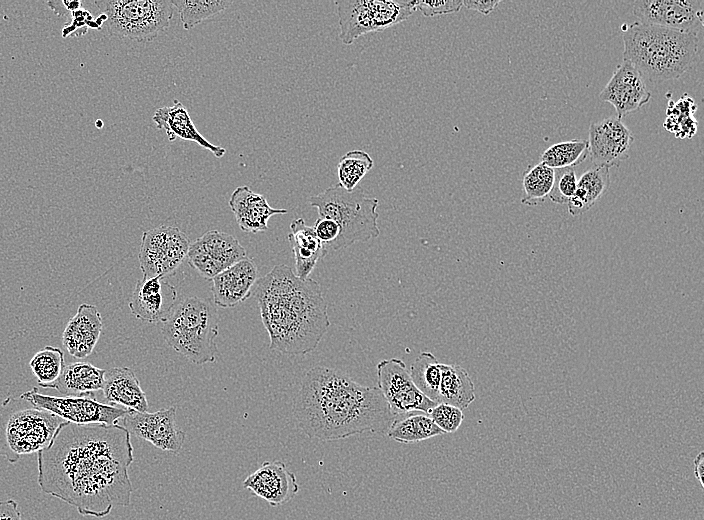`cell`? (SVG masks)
Returning a JSON list of instances; mask_svg holds the SVG:
<instances>
[{
  "label": "cell",
  "instance_id": "1",
  "mask_svg": "<svg viewBox=\"0 0 704 520\" xmlns=\"http://www.w3.org/2000/svg\"><path fill=\"white\" fill-rule=\"evenodd\" d=\"M41 490L83 516L104 517L128 506L133 462L130 433L120 424L63 422L50 444L37 452Z\"/></svg>",
  "mask_w": 704,
  "mask_h": 520
},
{
  "label": "cell",
  "instance_id": "2",
  "mask_svg": "<svg viewBox=\"0 0 704 520\" xmlns=\"http://www.w3.org/2000/svg\"><path fill=\"white\" fill-rule=\"evenodd\" d=\"M293 414L309 438L323 441L364 432L385 434L396 419L378 387L361 385L344 372L324 366L304 374Z\"/></svg>",
  "mask_w": 704,
  "mask_h": 520
},
{
  "label": "cell",
  "instance_id": "3",
  "mask_svg": "<svg viewBox=\"0 0 704 520\" xmlns=\"http://www.w3.org/2000/svg\"><path fill=\"white\" fill-rule=\"evenodd\" d=\"M255 296L271 350L287 355L310 353L330 326L319 283L297 277L289 266L276 265L258 279Z\"/></svg>",
  "mask_w": 704,
  "mask_h": 520
},
{
  "label": "cell",
  "instance_id": "4",
  "mask_svg": "<svg viewBox=\"0 0 704 520\" xmlns=\"http://www.w3.org/2000/svg\"><path fill=\"white\" fill-rule=\"evenodd\" d=\"M623 60L651 82L678 79L694 64L697 33L635 22L621 27Z\"/></svg>",
  "mask_w": 704,
  "mask_h": 520
},
{
  "label": "cell",
  "instance_id": "5",
  "mask_svg": "<svg viewBox=\"0 0 704 520\" xmlns=\"http://www.w3.org/2000/svg\"><path fill=\"white\" fill-rule=\"evenodd\" d=\"M161 332L167 344L192 363L202 365L216 360L219 316L210 300L185 298L175 305Z\"/></svg>",
  "mask_w": 704,
  "mask_h": 520
},
{
  "label": "cell",
  "instance_id": "6",
  "mask_svg": "<svg viewBox=\"0 0 704 520\" xmlns=\"http://www.w3.org/2000/svg\"><path fill=\"white\" fill-rule=\"evenodd\" d=\"M63 422L21 395L5 398L0 402V456L16 463L46 448Z\"/></svg>",
  "mask_w": 704,
  "mask_h": 520
},
{
  "label": "cell",
  "instance_id": "7",
  "mask_svg": "<svg viewBox=\"0 0 704 520\" xmlns=\"http://www.w3.org/2000/svg\"><path fill=\"white\" fill-rule=\"evenodd\" d=\"M309 203L318 210L320 217L330 218L339 226L340 237L335 251L380 235L377 224L379 201L366 196L359 187L348 191L337 184L310 197Z\"/></svg>",
  "mask_w": 704,
  "mask_h": 520
},
{
  "label": "cell",
  "instance_id": "8",
  "mask_svg": "<svg viewBox=\"0 0 704 520\" xmlns=\"http://www.w3.org/2000/svg\"><path fill=\"white\" fill-rule=\"evenodd\" d=\"M95 4L107 18L110 35L138 42L152 41L165 31L174 11L167 0H103Z\"/></svg>",
  "mask_w": 704,
  "mask_h": 520
},
{
  "label": "cell",
  "instance_id": "9",
  "mask_svg": "<svg viewBox=\"0 0 704 520\" xmlns=\"http://www.w3.org/2000/svg\"><path fill=\"white\" fill-rule=\"evenodd\" d=\"M340 26V39L352 44L369 32L387 29L408 19L415 9L413 0H348L335 1Z\"/></svg>",
  "mask_w": 704,
  "mask_h": 520
},
{
  "label": "cell",
  "instance_id": "10",
  "mask_svg": "<svg viewBox=\"0 0 704 520\" xmlns=\"http://www.w3.org/2000/svg\"><path fill=\"white\" fill-rule=\"evenodd\" d=\"M190 242L176 226L160 225L143 233L138 253L144 278L165 277L187 258Z\"/></svg>",
  "mask_w": 704,
  "mask_h": 520
},
{
  "label": "cell",
  "instance_id": "11",
  "mask_svg": "<svg viewBox=\"0 0 704 520\" xmlns=\"http://www.w3.org/2000/svg\"><path fill=\"white\" fill-rule=\"evenodd\" d=\"M21 396L36 406L51 412L64 421L79 424H118L127 410L101 403L95 394L86 396H51L38 392L37 388L26 391Z\"/></svg>",
  "mask_w": 704,
  "mask_h": 520
},
{
  "label": "cell",
  "instance_id": "12",
  "mask_svg": "<svg viewBox=\"0 0 704 520\" xmlns=\"http://www.w3.org/2000/svg\"><path fill=\"white\" fill-rule=\"evenodd\" d=\"M376 368L377 387L396 418L411 412H422L429 415L437 403L417 388L401 359L382 360Z\"/></svg>",
  "mask_w": 704,
  "mask_h": 520
},
{
  "label": "cell",
  "instance_id": "13",
  "mask_svg": "<svg viewBox=\"0 0 704 520\" xmlns=\"http://www.w3.org/2000/svg\"><path fill=\"white\" fill-rule=\"evenodd\" d=\"M246 257V250L234 236L218 230L197 238L187 253L189 265L208 280Z\"/></svg>",
  "mask_w": 704,
  "mask_h": 520
},
{
  "label": "cell",
  "instance_id": "14",
  "mask_svg": "<svg viewBox=\"0 0 704 520\" xmlns=\"http://www.w3.org/2000/svg\"><path fill=\"white\" fill-rule=\"evenodd\" d=\"M175 417L174 406L153 413L127 410L118 424L130 435L150 442L156 448L178 452L184 444L186 434L177 427Z\"/></svg>",
  "mask_w": 704,
  "mask_h": 520
},
{
  "label": "cell",
  "instance_id": "15",
  "mask_svg": "<svg viewBox=\"0 0 704 520\" xmlns=\"http://www.w3.org/2000/svg\"><path fill=\"white\" fill-rule=\"evenodd\" d=\"M703 0H637L633 13L641 23L694 32L703 26Z\"/></svg>",
  "mask_w": 704,
  "mask_h": 520
},
{
  "label": "cell",
  "instance_id": "16",
  "mask_svg": "<svg viewBox=\"0 0 704 520\" xmlns=\"http://www.w3.org/2000/svg\"><path fill=\"white\" fill-rule=\"evenodd\" d=\"M633 141L632 132L616 116L590 124L589 155L595 166H619L628 159Z\"/></svg>",
  "mask_w": 704,
  "mask_h": 520
},
{
  "label": "cell",
  "instance_id": "17",
  "mask_svg": "<svg viewBox=\"0 0 704 520\" xmlns=\"http://www.w3.org/2000/svg\"><path fill=\"white\" fill-rule=\"evenodd\" d=\"M599 99L612 104L616 117L622 119L647 104L651 99V93L637 69L623 60L599 94Z\"/></svg>",
  "mask_w": 704,
  "mask_h": 520
},
{
  "label": "cell",
  "instance_id": "18",
  "mask_svg": "<svg viewBox=\"0 0 704 520\" xmlns=\"http://www.w3.org/2000/svg\"><path fill=\"white\" fill-rule=\"evenodd\" d=\"M176 300L177 290L165 277H142L137 281L128 305L136 318L156 323L164 322L170 316Z\"/></svg>",
  "mask_w": 704,
  "mask_h": 520
},
{
  "label": "cell",
  "instance_id": "19",
  "mask_svg": "<svg viewBox=\"0 0 704 520\" xmlns=\"http://www.w3.org/2000/svg\"><path fill=\"white\" fill-rule=\"evenodd\" d=\"M242 485L271 506L289 502L299 491L295 474L281 461H265Z\"/></svg>",
  "mask_w": 704,
  "mask_h": 520
},
{
  "label": "cell",
  "instance_id": "20",
  "mask_svg": "<svg viewBox=\"0 0 704 520\" xmlns=\"http://www.w3.org/2000/svg\"><path fill=\"white\" fill-rule=\"evenodd\" d=\"M258 269L251 258H244L212 278L214 304L231 308L245 301L258 280Z\"/></svg>",
  "mask_w": 704,
  "mask_h": 520
},
{
  "label": "cell",
  "instance_id": "21",
  "mask_svg": "<svg viewBox=\"0 0 704 520\" xmlns=\"http://www.w3.org/2000/svg\"><path fill=\"white\" fill-rule=\"evenodd\" d=\"M102 328V317L97 307L83 303L68 321L62 334V343L70 355L84 359L93 352Z\"/></svg>",
  "mask_w": 704,
  "mask_h": 520
},
{
  "label": "cell",
  "instance_id": "22",
  "mask_svg": "<svg viewBox=\"0 0 704 520\" xmlns=\"http://www.w3.org/2000/svg\"><path fill=\"white\" fill-rule=\"evenodd\" d=\"M229 206L239 228L249 233L268 230L271 216L287 213L286 209L271 207L262 194L253 192L246 185L239 186L232 192Z\"/></svg>",
  "mask_w": 704,
  "mask_h": 520
},
{
  "label": "cell",
  "instance_id": "23",
  "mask_svg": "<svg viewBox=\"0 0 704 520\" xmlns=\"http://www.w3.org/2000/svg\"><path fill=\"white\" fill-rule=\"evenodd\" d=\"M152 119L158 129L165 130L170 142L179 138L197 143L217 158L226 154L225 148L210 143L198 132L187 109L178 100H174L172 106L158 108Z\"/></svg>",
  "mask_w": 704,
  "mask_h": 520
},
{
  "label": "cell",
  "instance_id": "24",
  "mask_svg": "<svg viewBox=\"0 0 704 520\" xmlns=\"http://www.w3.org/2000/svg\"><path fill=\"white\" fill-rule=\"evenodd\" d=\"M103 395L108 405H121L126 410L147 412L148 401L140 382L129 367H114L105 371Z\"/></svg>",
  "mask_w": 704,
  "mask_h": 520
},
{
  "label": "cell",
  "instance_id": "25",
  "mask_svg": "<svg viewBox=\"0 0 704 520\" xmlns=\"http://www.w3.org/2000/svg\"><path fill=\"white\" fill-rule=\"evenodd\" d=\"M288 240L295 258L294 273L297 277L306 279L327 251L316 236L313 227L308 226L303 218H297L291 222Z\"/></svg>",
  "mask_w": 704,
  "mask_h": 520
},
{
  "label": "cell",
  "instance_id": "26",
  "mask_svg": "<svg viewBox=\"0 0 704 520\" xmlns=\"http://www.w3.org/2000/svg\"><path fill=\"white\" fill-rule=\"evenodd\" d=\"M105 371L89 362L68 364L51 389L57 390L62 396L92 395L102 390Z\"/></svg>",
  "mask_w": 704,
  "mask_h": 520
},
{
  "label": "cell",
  "instance_id": "27",
  "mask_svg": "<svg viewBox=\"0 0 704 520\" xmlns=\"http://www.w3.org/2000/svg\"><path fill=\"white\" fill-rule=\"evenodd\" d=\"M476 398L474 383L461 366L441 363V382L437 403H446L463 410Z\"/></svg>",
  "mask_w": 704,
  "mask_h": 520
},
{
  "label": "cell",
  "instance_id": "28",
  "mask_svg": "<svg viewBox=\"0 0 704 520\" xmlns=\"http://www.w3.org/2000/svg\"><path fill=\"white\" fill-rule=\"evenodd\" d=\"M609 170L606 166H595L581 175L575 193L567 203L572 216L587 212L607 192L610 186Z\"/></svg>",
  "mask_w": 704,
  "mask_h": 520
},
{
  "label": "cell",
  "instance_id": "29",
  "mask_svg": "<svg viewBox=\"0 0 704 520\" xmlns=\"http://www.w3.org/2000/svg\"><path fill=\"white\" fill-rule=\"evenodd\" d=\"M387 436L400 443H415L444 432L427 414H414L403 418L397 417L387 431Z\"/></svg>",
  "mask_w": 704,
  "mask_h": 520
},
{
  "label": "cell",
  "instance_id": "30",
  "mask_svg": "<svg viewBox=\"0 0 704 520\" xmlns=\"http://www.w3.org/2000/svg\"><path fill=\"white\" fill-rule=\"evenodd\" d=\"M410 376L417 388L437 403L441 382V363L431 352H421L412 363Z\"/></svg>",
  "mask_w": 704,
  "mask_h": 520
},
{
  "label": "cell",
  "instance_id": "31",
  "mask_svg": "<svg viewBox=\"0 0 704 520\" xmlns=\"http://www.w3.org/2000/svg\"><path fill=\"white\" fill-rule=\"evenodd\" d=\"M589 156V143L586 139H573L556 143L546 149L540 162L552 169L575 168Z\"/></svg>",
  "mask_w": 704,
  "mask_h": 520
},
{
  "label": "cell",
  "instance_id": "32",
  "mask_svg": "<svg viewBox=\"0 0 704 520\" xmlns=\"http://www.w3.org/2000/svg\"><path fill=\"white\" fill-rule=\"evenodd\" d=\"M554 182V169L540 162L528 167L523 173L524 196L522 204L535 206L548 197Z\"/></svg>",
  "mask_w": 704,
  "mask_h": 520
},
{
  "label": "cell",
  "instance_id": "33",
  "mask_svg": "<svg viewBox=\"0 0 704 520\" xmlns=\"http://www.w3.org/2000/svg\"><path fill=\"white\" fill-rule=\"evenodd\" d=\"M177 9L185 30H190L202 21L226 10L233 1L223 0H171Z\"/></svg>",
  "mask_w": 704,
  "mask_h": 520
},
{
  "label": "cell",
  "instance_id": "34",
  "mask_svg": "<svg viewBox=\"0 0 704 520\" xmlns=\"http://www.w3.org/2000/svg\"><path fill=\"white\" fill-rule=\"evenodd\" d=\"M29 365L39 386L51 388L65 367L64 354L57 347L46 346L31 358Z\"/></svg>",
  "mask_w": 704,
  "mask_h": 520
},
{
  "label": "cell",
  "instance_id": "35",
  "mask_svg": "<svg viewBox=\"0 0 704 520\" xmlns=\"http://www.w3.org/2000/svg\"><path fill=\"white\" fill-rule=\"evenodd\" d=\"M696 109L693 99L686 94L676 103L669 102L663 126L678 138H691L697 131V121L693 117Z\"/></svg>",
  "mask_w": 704,
  "mask_h": 520
},
{
  "label": "cell",
  "instance_id": "36",
  "mask_svg": "<svg viewBox=\"0 0 704 520\" xmlns=\"http://www.w3.org/2000/svg\"><path fill=\"white\" fill-rule=\"evenodd\" d=\"M373 166L374 161L367 152L348 151L340 158L337 165L339 185L348 191L354 190Z\"/></svg>",
  "mask_w": 704,
  "mask_h": 520
},
{
  "label": "cell",
  "instance_id": "37",
  "mask_svg": "<svg viewBox=\"0 0 704 520\" xmlns=\"http://www.w3.org/2000/svg\"><path fill=\"white\" fill-rule=\"evenodd\" d=\"M576 187L577 178L574 168L554 169V182L548 197L557 204L568 203Z\"/></svg>",
  "mask_w": 704,
  "mask_h": 520
},
{
  "label": "cell",
  "instance_id": "38",
  "mask_svg": "<svg viewBox=\"0 0 704 520\" xmlns=\"http://www.w3.org/2000/svg\"><path fill=\"white\" fill-rule=\"evenodd\" d=\"M429 416L444 433L456 432L464 419L461 409L446 403H437Z\"/></svg>",
  "mask_w": 704,
  "mask_h": 520
},
{
  "label": "cell",
  "instance_id": "39",
  "mask_svg": "<svg viewBox=\"0 0 704 520\" xmlns=\"http://www.w3.org/2000/svg\"><path fill=\"white\" fill-rule=\"evenodd\" d=\"M312 227L327 253L335 251L340 237L339 226L332 219L319 216Z\"/></svg>",
  "mask_w": 704,
  "mask_h": 520
},
{
  "label": "cell",
  "instance_id": "40",
  "mask_svg": "<svg viewBox=\"0 0 704 520\" xmlns=\"http://www.w3.org/2000/svg\"><path fill=\"white\" fill-rule=\"evenodd\" d=\"M461 0L415 1V9L426 17L446 15L458 12L462 7Z\"/></svg>",
  "mask_w": 704,
  "mask_h": 520
},
{
  "label": "cell",
  "instance_id": "41",
  "mask_svg": "<svg viewBox=\"0 0 704 520\" xmlns=\"http://www.w3.org/2000/svg\"><path fill=\"white\" fill-rule=\"evenodd\" d=\"M0 520H23L15 500L0 501Z\"/></svg>",
  "mask_w": 704,
  "mask_h": 520
},
{
  "label": "cell",
  "instance_id": "42",
  "mask_svg": "<svg viewBox=\"0 0 704 520\" xmlns=\"http://www.w3.org/2000/svg\"><path fill=\"white\" fill-rule=\"evenodd\" d=\"M500 3L499 0H487V1H477V0H463L462 5L470 10L478 11L483 15H489Z\"/></svg>",
  "mask_w": 704,
  "mask_h": 520
},
{
  "label": "cell",
  "instance_id": "43",
  "mask_svg": "<svg viewBox=\"0 0 704 520\" xmlns=\"http://www.w3.org/2000/svg\"><path fill=\"white\" fill-rule=\"evenodd\" d=\"M703 466H704V453L700 452L694 459V476L700 483L701 487L704 488L703 482Z\"/></svg>",
  "mask_w": 704,
  "mask_h": 520
},
{
  "label": "cell",
  "instance_id": "44",
  "mask_svg": "<svg viewBox=\"0 0 704 520\" xmlns=\"http://www.w3.org/2000/svg\"><path fill=\"white\" fill-rule=\"evenodd\" d=\"M96 125L99 126V127H101V126H102V122H101V121H97V122H96Z\"/></svg>",
  "mask_w": 704,
  "mask_h": 520
}]
</instances>
